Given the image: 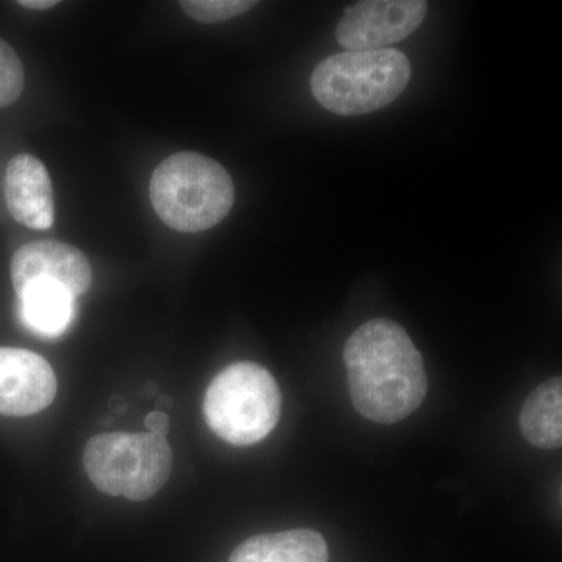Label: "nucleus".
<instances>
[{
	"label": "nucleus",
	"mask_w": 562,
	"mask_h": 562,
	"mask_svg": "<svg viewBox=\"0 0 562 562\" xmlns=\"http://www.w3.org/2000/svg\"><path fill=\"white\" fill-rule=\"evenodd\" d=\"M344 364L351 402L368 420L397 424L427 397L424 358L397 322H364L347 339Z\"/></svg>",
	"instance_id": "obj_1"
},
{
	"label": "nucleus",
	"mask_w": 562,
	"mask_h": 562,
	"mask_svg": "<svg viewBox=\"0 0 562 562\" xmlns=\"http://www.w3.org/2000/svg\"><path fill=\"white\" fill-rule=\"evenodd\" d=\"M150 201L173 231L205 232L231 213L235 184L221 162L195 151H180L155 169Z\"/></svg>",
	"instance_id": "obj_2"
},
{
	"label": "nucleus",
	"mask_w": 562,
	"mask_h": 562,
	"mask_svg": "<svg viewBox=\"0 0 562 562\" xmlns=\"http://www.w3.org/2000/svg\"><path fill=\"white\" fill-rule=\"evenodd\" d=\"M412 80V63L397 49L342 52L312 76L314 99L341 116L373 113L394 102Z\"/></svg>",
	"instance_id": "obj_3"
},
{
	"label": "nucleus",
	"mask_w": 562,
	"mask_h": 562,
	"mask_svg": "<svg viewBox=\"0 0 562 562\" xmlns=\"http://www.w3.org/2000/svg\"><path fill=\"white\" fill-rule=\"evenodd\" d=\"M203 414L211 430L232 446L260 442L280 419L279 384L257 362H235L210 383Z\"/></svg>",
	"instance_id": "obj_4"
},
{
	"label": "nucleus",
	"mask_w": 562,
	"mask_h": 562,
	"mask_svg": "<svg viewBox=\"0 0 562 562\" xmlns=\"http://www.w3.org/2000/svg\"><path fill=\"white\" fill-rule=\"evenodd\" d=\"M172 450L165 436L151 432H102L88 441L83 465L91 483L111 497L149 501L172 471Z\"/></svg>",
	"instance_id": "obj_5"
},
{
	"label": "nucleus",
	"mask_w": 562,
	"mask_h": 562,
	"mask_svg": "<svg viewBox=\"0 0 562 562\" xmlns=\"http://www.w3.org/2000/svg\"><path fill=\"white\" fill-rule=\"evenodd\" d=\"M427 11L424 0H364L344 11L336 40L347 52L390 49L420 27Z\"/></svg>",
	"instance_id": "obj_6"
},
{
	"label": "nucleus",
	"mask_w": 562,
	"mask_h": 562,
	"mask_svg": "<svg viewBox=\"0 0 562 562\" xmlns=\"http://www.w3.org/2000/svg\"><path fill=\"white\" fill-rule=\"evenodd\" d=\"M57 395L49 362L31 350L0 347V414L24 417L44 412Z\"/></svg>",
	"instance_id": "obj_7"
},
{
	"label": "nucleus",
	"mask_w": 562,
	"mask_h": 562,
	"mask_svg": "<svg viewBox=\"0 0 562 562\" xmlns=\"http://www.w3.org/2000/svg\"><path fill=\"white\" fill-rule=\"evenodd\" d=\"M14 291L33 281L60 284L74 297H80L91 286L92 271L83 251L58 241L25 244L11 260Z\"/></svg>",
	"instance_id": "obj_8"
},
{
	"label": "nucleus",
	"mask_w": 562,
	"mask_h": 562,
	"mask_svg": "<svg viewBox=\"0 0 562 562\" xmlns=\"http://www.w3.org/2000/svg\"><path fill=\"white\" fill-rule=\"evenodd\" d=\"M7 206L13 220L32 231L54 225V190L46 166L22 154L11 158L5 176Z\"/></svg>",
	"instance_id": "obj_9"
},
{
	"label": "nucleus",
	"mask_w": 562,
	"mask_h": 562,
	"mask_svg": "<svg viewBox=\"0 0 562 562\" xmlns=\"http://www.w3.org/2000/svg\"><path fill=\"white\" fill-rule=\"evenodd\" d=\"M22 324L44 338H57L76 317V301L60 284L33 281L16 291Z\"/></svg>",
	"instance_id": "obj_10"
},
{
	"label": "nucleus",
	"mask_w": 562,
	"mask_h": 562,
	"mask_svg": "<svg viewBox=\"0 0 562 562\" xmlns=\"http://www.w3.org/2000/svg\"><path fill=\"white\" fill-rule=\"evenodd\" d=\"M328 547L321 532L299 530L251 536L239 543L228 562H327Z\"/></svg>",
	"instance_id": "obj_11"
},
{
	"label": "nucleus",
	"mask_w": 562,
	"mask_h": 562,
	"mask_svg": "<svg viewBox=\"0 0 562 562\" xmlns=\"http://www.w3.org/2000/svg\"><path fill=\"white\" fill-rule=\"evenodd\" d=\"M525 441L543 450L560 449L562 443V382L553 376L528 395L519 416Z\"/></svg>",
	"instance_id": "obj_12"
},
{
	"label": "nucleus",
	"mask_w": 562,
	"mask_h": 562,
	"mask_svg": "<svg viewBox=\"0 0 562 562\" xmlns=\"http://www.w3.org/2000/svg\"><path fill=\"white\" fill-rule=\"evenodd\" d=\"M181 9L192 20L203 24H217L239 16L257 5L251 0H184Z\"/></svg>",
	"instance_id": "obj_13"
},
{
	"label": "nucleus",
	"mask_w": 562,
	"mask_h": 562,
	"mask_svg": "<svg viewBox=\"0 0 562 562\" xmlns=\"http://www.w3.org/2000/svg\"><path fill=\"white\" fill-rule=\"evenodd\" d=\"M24 66L16 52L0 40V109L20 99L24 90Z\"/></svg>",
	"instance_id": "obj_14"
},
{
	"label": "nucleus",
	"mask_w": 562,
	"mask_h": 562,
	"mask_svg": "<svg viewBox=\"0 0 562 562\" xmlns=\"http://www.w3.org/2000/svg\"><path fill=\"white\" fill-rule=\"evenodd\" d=\"M144 424H146V428L151 432V435L165 436L166 438V432L169 430L168 414L160 412L147 414L146 422H144Z\"/></svg>",
	"instance_id": "obj_15"
},
{
	"label": "nucleus",
	"mask_w": 562,
	"mask_h": 562,
	"mask_svg": "<svg viewBox=\"0 0 562 562\" xmlns=\"http://www.w3.org/2000/svg\"><path fill=\"white\" fill-rule=\"evenodd\" d=\"M20 3L21 7H25V9L31 10H47L52 9V7L58 5L57 0H22Z\"/></svg>",
	"instance_id": "obj_16"
},
{
	"label": "nucleus",
	"mask_w": 562,
	"mask_h": 562,
	"mask_svg": "<svg viewBox=\"0 0 562 562\" xmlns=\"http://www.w3.org/2000/svg\"><path fill=\"white\" fill-rule=\"evenodd\" d=\"M157 405L158 406H171L172 405V401L169 397L160 398V401L157 402Z\"/></svg>",
	"instance_id": "obj_17"
}]
</instances>
